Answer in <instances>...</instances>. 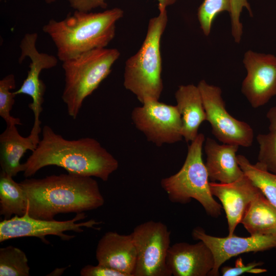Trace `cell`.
Wrapping results in <instances>:
<instances>
[{
	"label": "cell",
	"instance_id": "obj_1",
	"mask_svg": "<svg viewBox=\"0 0 276 276\" xmlns=\"http://www.w3.org/2000/svg\"><path fill=\"white\" fill-rule=\"evenodd\" d=\"M23 166L26 177L46 166H56L70 173L94 176L105 181L118 169L119 162L95 139L66 140L45 125L42 139Z\"/></svg>",
	"mask_w": 276,
	"mask_h": 276
},
{
	"label": "cell",
	"instance_id": "obj_2",
	"mask_svg": "<svg viewBox=\"0 0 276 276\" xmlns=\"http://www.w3.org/2000/svg\"><path fill=\"white\" fill-rule=\"evenodd\" d=\"M27 198V210L34 218L51 220L60 213L97 209L105 202L98 182L73 173L25 179L19 182Z\"/></svg>",
	"mask_w": 276,
	"mask_h": 276
},
{
	"label": "cell",
	"instance_id": "obj_3",
	"mask_svg": "<svg viewBox=\"0 0 276 276\" xmlns=\"http://www.w3.org/2000/svg\"><path fill=\"white\" fill-rule=\"evenodd\" d=\"M123 16L119 8L98 13L75 10L62 20L50 19L42 30L54 43L58 58L63 62L105 48L114 38L116 24Z\"/></svg>",
	"mask_w": 276,
	"mask_h": 276
},
{
	"label": "cell",
	"instance_id": "obj_4",
	"mask_svg": "<svg viewBox=\"0 0 276 276\" xmlns=\"http://www.w3.org/2000/svg\"><path fill=\"white\" fill-rule=\"evenodd\" d=\"M158 8L159 14L149 20L140 49L125 62L124 86L142 104L149 100H159L163 89L160 44L168 15L167 8L158 6Z\"/></svg>",
	"mask_w": 276,
	"mask_h": 276
},
{
	"label": "cell",
	"instance_id": "obj_5",
	"mask_svg": "<svg viewBox=\"0 0 276 276\" xmlns=\"http://www.w3.org/2000/svg\"><path fill=\"white\" fill-rule=\"evenodd\" d=\"M120 53L116 49H96L62 62L65 86L62 99L68 114L76 119L85 99L111 72Z\"/></svg>",
	"mask_w": 276,
	"mask_h": 276
},
{
	"label": "cell",
	"instance_id": "obj_6",
	"mask_svg": "<svg viewBox=\"0 0 276 276\" xmlns=\"http://www.w3.org/2000/svg\"><path fill=\"white\" fill-rule=\"evenodd\" d=\"M204 140V134L198 133L188 147L181 168L175 174L163 178L160 185L171 202L186 204L194 199L208 214L218 217L222 206L214 199L211 191L209 174L202 158Z\"/></svg>",
	"mask_w": 276,
	"mask_h": 276
},
{
	"label": "cell",
	"instance_id": "obj_7",
	"mask_svg": "<svg viewBox=\"0 0 276 276\" xmlns=\"http://www.w3.org/2000/svg\"><path fill=\"white\" fill-rule=\"evenodd\" d=\"M136 251L133 276H171L166 264L171 232L160 221L137 225L130 234Z\"/></svg>",
	"mask_w": 276,
	"mask_h": 276
},
{
	"label": "cell",
	"instance_id": "obj_8",
	"mask_svg": "<svg viewBox=\"0 0 276 276\" xmlns=\"http://www.w3.org/2000/svg\"><path fill=\"white\" fill-rule=\"evenodd\" d=\"M200 92L206 114V121L215 136L223 144L248 147L254 140V130L247 123L232 116L226 110L220 88L200 81Z\"/></svg>",
	"mask_w": 276,
	"mask_h": 276
},
{
	"label": "cell",
	"instance_id": "obj_9",
	"mask_svg": "<svg viewBox=\"0 0 276 276\" xmlns=\"http://www.w3.org/2000/svg\"><path fill=\"white\" fill-rule=\"evenodd\" d=\"M131 119L147 140L157 146L173 144L183 138L181 116L176 105L149 100L132 110Z\"/></svg>",
	"mask_w": 276,
	"mask_h": 276
},
{
	"label": "cell",
	"instance_id": "obj_10",
	"mask_svg": "<svg viewBox=\"0 0 276 276\" xmlns=\"http://www.w3.org/2000/svg\"><path fill=\"white\" fill-rule=\"evenodd\" d=\"M37 38L36 33H27L20 41L19 63H21L27 57L30 59L31 62L26 78L19 88L14 91L16 96L25 94L32 99V102L29 105L34 116L31 133L36 136L39 135L41 131L40 115L42 111V104L45 89L44 84L39 78L40 74L42 70L53 68L58 63V59L55 56L37 50Z\"/></svg>",
	"mask_w": 276,
	"mask_h": 276
},
{
	"label": "cell",
	"instance_id": "obj_11",
	"mask_svg": "<svg viewBox=\"0 0 276 276\" xmlns=\"http://www.w3.org/2000/svg\"><path fill=\"white\" fill-rule=\"evenodd\" d=\"M86 217L85 214L82 212L77 213L72 219L66 221L38 219L31 217L27 210L23 216L15 215L0 222V242L12 238L25 237H37L46 242L45 237L47 235L57 236L63 240H68L75 236L68 235L64 232L74 231L81 233L83 232V227L93 228L95 225L101 223L93 219L76 222Z\"/></svg>",
	"mask_w": 276,
	"mask_h": 276
},
{
	"label": "cell",
	"instance_id": "obj_12",
	"mask_svg": "<svg viewBox=\"0 0 276 276\" xmlns=\"http://www.w3.org/2000/svg\"><path fill=\"white\" fill-rule=\"evenodd\" d=\"M243 63L247 71L241 91L254 108L266 104L276 95V57L247 51Z\"/></svg>",
	"mask_w": 276,
	"mask_h": 276
},
{
	"label": "cell",
	"instance_id": "obj_13",
	"mask_svg": "<svg viewBox=\"0 0 276 276\" xmlns=\"http://www.w3.org/2000/svg\"><path fill=\"white\" fill-rule=\"evenodd\" d=\"M195 240L203 241L211 250L214 258V266L209 274L219 275L220 266L227 260L239 255L249 252H256L276 248V233L267 235H250L242 237L234 234L225 237L208 235L200 227L192 232Z\"/></svg>",
	"mask_w": 276,
	"mask_h": 276
},
{
	"label": "cell",
	"instance_id": "obj_14",
	"mask_svg": "<svg viewBox=\"0 0 276 276\" xmlns=\"http://www.w3.org/2000/svg\"><path fill=\"white\" fill-rule=\"evenodd\" d=\"M210 186L212 195L222 203L227 220L228 236H231L250 203L261 191L245 174L234 182H211Z\"/></svg>",
	"mask_w": 276,
	"mask_h": 276
},
{
	"label": "cell",
	"instance_id": "obj_15",
	"mask_svg": "<svg viewBox=\"0 0 276 276\" xmlns=\"http://www.w3.org/2000/svg\"><path fill=\"white\" fill-rule=\"evenodd\" d=\"M213 255L202 241L196 244L176 243L169 247L166 264L172 275H209L214 266Z\"/></svg>",
	"mask_w": 276,
	"mask_h": 276
},
{
	"label": "cell",
	"instance_id": "obj_16",
	"mask_svg": "<svg viewBox=\"0 0 276 276\" xmlns=\"http://www.w3.org/2000/svg\"><path fill=\"white\" fill-rule=\"evenodd\" d=\"M96 258L99 264L117 270L126 276H133L136 251L131 234L106 233L98 243Z\"/></svg>",
	"mask_w": 276,
	"mask_h": 276
},
{
	"label": "cell",
	"instance_id": "obj_17",
	"mask_svg": "<svg viewBox=\"0 0 276 276\" xmlns=\"http://www.w3.org/2000/svg\"><path fill=\"white\" fill-rule=\"evenodd\" d=\"M239 147L233 144L220 145L210 137L206 139L205 165L211 180L227 183L234 182L244 175L236 155Z\"/></svg>",
	"mask_w": 276,
	"mask_h": 276
},
{
	"label": "cell",
	"instance_id": "obj_18",
	"mask_svg": "<svg viewBox=\"0 0 276 276\" xmlns=\"http://www.w3.org/2000/svg\"><path fill=\"white\" fill-rule=\"evenodd\" d=\"M176 106L181 116L182 136L187 142L198 134L201 124L206 121V114L200 92L194 84L180 85L175 94Z\"/></svg>",
	"mask_w": 276,
	"mask_h": 276
},
{
	"label": "cell",
	"instance_id": "obj_19",
	"mask_svg": "<svg viewBox=\"0 0 276 276\" xmlns=\"http://www.w3.org/2000/svg\"><path fill=\"white\" fill-rule=\"evenodd\" d=\"M37 145L29 135L22 136L15 125L7 126L0 135V165L1 171L14 177L24 172L20 159L27 150H35Z\"/></svg>",
	"mask_w": 276,
	"mask_h": 276
},
{
	"label": "cell",
	"instance_id": "obj_20",
	"mask_svg": "<svg viewBox=\"0 0 276 276\" xmlns=\"http://www.w3.org/2000/svg\"><path fill=\"white\" fill-rule=\"evenodd\" d=\"M241 223L250 235L276 233V208L261 192L252 201Z\"/></svg>",
	"mask_w": 276,
	"mask_h": 276
},
{
	"label": "cell",
	"instance_id": "obj_21",
	"mask_svg": "<svg viewBox=\"0 0 276 276\" xmlns=\"http://www.w3.org/2000/svg\"><path fill=\"white\" fill-rule=\"evenodd\" d=\"M27 198L20 183L3 172L0 174V214L5 219L12 215L23 216L27 211Z\"/></svg>",
	"mask_w": 276,
	"mask_h": 276
},
{
	"label": "cell",
	"instance_id": "obj_22",
	"mask_svg": "<svg viewBox=\"0 0 276 276\" xmlns=\"http://www.w3.org/2000/svg\"><path fill=\"white\" fill-rule=\"evenodd\" d=\"M237 159L244 174L276 208V174L259 162L252 164L244 155H238Z\"/></svg>",
	"mask_w": 276,
	"mask_h": 276
},
{
	"label": "cell",
	"instance_id": "obj_23",
	"mask_svg": "<svg viewBox=\"0 0 276 276\" xmlns=\"http://www.w3.org/2000/svg\"><path fill=\"white\" fill-rule=\"evenodd\" d=\"M30 269L22 250L12 245L0 248L1 276H29Z\"/></svg>",
	"mask_w": 276,
	"mask_h": 276
},
{
	"label": "cell",
	"instance_id": "obj_24",
	"mask_svg": "<svg viewBox=\"0 0 276 276\" xmlns=\"http://www.w3.org/2000/svg\"><path fill=\"white\" fill-rule=\"evenodd\" d=\"M15 88V79L13 74L8 75L0 80V116L7 126L21 125L19 118L13 117L10 114L16 96L11 90Z\"/></svg>",
	"mask_w": 276,
	"mask_h": 276
},
{
	"label": "cell",
	"instance_id": "obj_25",
	"mask_svg": "<svg viewBox=\"0 0 276 276\" xmlns=\"http://www.w3.org/2000/svg\"><path fill=\"white\" fill-rule=\"evenodd\" d=\"M230 0H204L199 6L197 16L200 28L205 36L209 35L213 22L221 12L227 11L230 13Z\"/></svg>",
	"mask_w": 276,
	"mask_h": 276
},
{
	"label": "cell",
	"instance_id": "obj_26",
	"mask_svg": "<svg viewBox=\"0 0 276 276\" xmlns=\"http://www.w3.org/2000/svg\"><path fill=\"white\" fill-rule=\"evenodd\" d=\"M259 144L258 162L270 172L276 174V130L257 136Z\"/></svg>",
	"mask_w": 276,
	"mask_h": 276
},
{
	"label": "cell",
	"instance_id": "obj_27",
	"mask_svg": "<svg viewBox=\"0 0 276 276\" xmlns=\"http://www.w3.org/2000/svg\"><path fill=\"white\" fill-rule=\"evenodd\" d=\"M230 1L232 34L235 41L239 43L243 32L242 25L240 21L241 13L244 8L248 11L250 16H252V12L247 0H230Z\"/></svg>",
	"mask_w": 276,
	"mask_h": 276
},
{
	"label": "cell",
	"instance_id": "obj_28",
	"mask_svg": "<svg viewBox=\"0 0 276 276\" xmlns=\"http://www.w3.org/2000/svg\"><path fill=\"white\" fill-rule=\"evenodd\" d=\"M263 264L262 262H252L244 265L242 259L239 258L235 262V266H224L221 269L223 276H238L245 273H262L267 271L266 269L256 268Z\"/></svg>",
	"mask_w": 276,
	"mask_h": 276
},
{
	"label": "cell",
	"instance_id": "obj_29",
	"mask_svg": "<svg viewBox=\"0 0 276 276\" xmlns=\"http://www.w3.org/2000/svg\"><path fill=\"white\" fill-rule=\"evenodd\" d=\"M106 0H69L70 6L75 10L89 12L92 9L101 7L105 8L107 4ZM158 6L167 8L174 4L177 0H157Z\"/></svg>",
	"mask_w": 276,
	"mask_h": 276
},
{
	"label": "cell",
	"instance_id": "obj_30",
	"mask_svg": "<svg viewBox=\"0 0 276 276\" xmlns=\"http://www.w3.org/2000/svg\"><path fill=\"white\" fill-rule=\"evenodd\" d=\"M80 274L81 276H126L120 271L99 264L85 266L81 269Z\"/></svg>",
	"mask_w": 276,
	"mask_h": 276
},
{
	"label": "cell",
	"instance_id": "obj_31",
	"mask_svg": "<svg viewBox=\"0 0 276 276\" xmlns=\"http://www.w3.org/2000/svg\"><path fill=\"white\" fill-rule=\"evenodd\" d=\"M269 125V130H276V106H274L269 109L266 114Z\"/></svg>",
	"mask_w": 276,
	"mask_h": 276
},
{
	"label": "cell",
	"instance_id": "obj_32",
	"mask_svg": "<svg viewBox=\"0 0 276 276\" xmlns=\"http://www.w3.org/2000/svg\"><path fill=\"white\" fill-rule=\"evenodd\" d=\"M44 1L48 4H51L56 1V0H44Z\"/></svg>",
	"mask_w": 276,
	"mask_h": 276
},
{
	"label": "cell",
	"instance_id": "obj_33",
	"mask_svg": "<svg viewBox=\"0 0 276 276\" xmlns=\"http://www.w3.org/2000/svg\"><path fill=\"white\" fill-rule=\"evenodd\" d=\"M1 1H2V0H1Z\"/></svg>",
	"mask_w": 276,
	"mask_h": 276
}]
</instances>
